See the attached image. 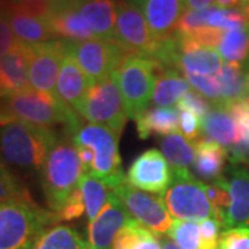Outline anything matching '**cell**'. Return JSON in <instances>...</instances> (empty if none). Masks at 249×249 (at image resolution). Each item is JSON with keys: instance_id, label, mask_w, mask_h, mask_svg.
Segmentation results:
<instances>
[{"instance_id": "cell-51", "label": "cell", "mask_w": 249, "mask_h": 249, "mask_svg": "<svg viewBox=\"0 0 249 249\" xmlns=\"http://www.w3.org/2000/svg\"><path fill=\"white\" fill-rule=\"evenodd\" d=\"M248 100H249V97H248Z\"/></svg>"}, {"instance_id": "cell-35", "label": "cell", "mask_w": 249, "mask_h": 249, "mask_svg": "<svg viewBox=\"0 0 249 249\" xmlns=\"http://www.w3.org/2000/svg\"><path fill=\"white\" fill-rule=\"evenodd\" d=\"M25 194H28L27 190L19 184V181L6 168V163L0 160V205Z\"/></svg>"}, {"instance_id": "cell-23", "label": "cell", "mask_w": 249, "mask_h": 249, "mask_svg": "<svg viewBox=\"0 0 249 249\" xmlns=\"http://www.w3.org/2000/svg\"><path fill=\"white\" fill-rule=\"evenodd\" d=\"M196 147V163L194 170L202 180L216 181L222 178V170L227 158L226 148L209 137H201V140L194 142Z\"/></svg>"}, {"instance_id": "cell-22", "label": "cell", "mask_w": 249, "mask_h": 249, "mask_svg": "<svg viewBox=\"0 0 249 249\" xmlns=\"http://www.w3.org/2000/svg\"><path fill=\"white\" fill-rule=\"evenodd\" d=\"M136 122L139 137L142 140L148 139L151 134L169 136L181 133L178 108L157 107L145 109Z\"/></svg>"}, {"instance_id": "cell-10", "label": "cell", "mask_w": 249, "mask_h": 249, "mask_svg": "<svg viewBox=\"0 0 249 249\" xmlns=\"http://www.w3.org/2000/svg\"><path fill=\"white\" fill-rule=\"evenodd\" d=\"M118 45L124 49L127 55H142L151 58L157 50L158 40L154 37L142 10L129 0L118 4L115 37Z\"/></svg>"}, {"instance_id": "cell-28", "label": "cell", "mask_w": 249, "mask_h": 249, "mask_svg": "<svg viewBox=\"0 0 249 249\" xmlns=\"http://www.w3.org/2000/svg\"><path fill=\"white\" fill-rule=\"evenodd\" d=\"M160 150L172 170H188L196 163V147L181 133L169 134L160 142Z\"/></svg>"}, {"instance_id": "cell-3", "label": "cell", "mask_w": 249, "mask_h": 249, "mask_svg": "<svg viewBox=\"0 0 249 249\" xmlns=\"http://www.w3.org/2000/svg\"><path fill=\"white\" fill-rule=\"evenodd\" d=\"M55 223L57 213L42 209L29 194L0 205V249H32Z\"/></svg>"}, {"instance_id": "cell-26", "label": "cell", "mask_w": 249, "mask_h": 249, "mask_svg": "<svg viewBox=\"0 0 249 249\" xmlns=\"http://www.w3.org/2000/svg\"><path fill=\"white\" fill-rule=\"evenodd\" d=\"M190 91V83L176 70H160L155 76L152 101L158 107H170Z\"/></svg>"}, {"instance_id": "cell-41", "label": "cell", "mask_w": 249, "mask_h": 249, "mask_svg": "<svg viewBox=\"0 0 249 249\" xmlns=\"http://www.w3.org/2000/svg\"><path fill=\"white\" fill-rule=\"evenodd\" d=\"M18 43V39L13 32L9 18L0 11V58L9 54Z\"/></svg>"}, {"instance_id": "cell-36", "label": "cell", "mask_w": 249, "mask_h": 249, "mask_svg": "<svg viewBox=\"0 0 249 249\" xmlns=\"http://www.w3.org/2000/svg\"><path fill=\"white\" fill-rule=\"evenodd\" d=\"M176 108L178 112H191L201 119H204L212 109L209 100L193 90L187 91L186 94L178 100Z\"/></svg>"}, {"instance_id": "cell-1", "label": "cell", "mask_w": 249, "mask_h": 249, "mask_svg": "<svg viewBox=\"0 0 249 249\" xmlns=\"http://www.w3.org/2000/svg\"><path fill=\"white\" fill-rule=\"evenodd\" d=\"M58 137L50 127L11 119L0 124V157L6 165L42 170Z\"/></svg>"}, {"instance_id": "cell-29", "label": "cell", "mask_w": 249, "mask_h": 249, "mask_svg": "<svg viewBox=\"0 0 249 249\" xmlns=\"http://www.w3.org/2000/svg\"><path fill=\"white\" fill-rule=\"evenodd\" d=\"M108 188L109 187L104 181L91 176L90 173H83V176L80 178L79 190L83 196L89 223L93 222L107 205L109 196H111Z\"/></svg>"}, {"instance_id": "cell-18", "label": "cell", "mask_w": 249, "mask_h": 249, "mask_svg": "<svg viewBox=\"0 0 249 249\" xmlns=\"http://www.w3.org/2000/svg\"><path fill=\"white\" fill-rule=\"evenodd\" d=\"M0 86L4 97L31 88L29 85V46L18 40L17 46L0 58Z\"/></svg>"}, {"instance_id": "cell-5", "label": "cell", "mask_w": 249, "mask_h": 249, "mask_svg": "<svg viewBox=\"0 0 249 249\" xmlns=\"http://www.w3.org/2000/svg\"><path fill=\"white\" fill-rule=\"evenodd\" d=\"M72 137L75 147H88L94 154L90 170L91 176L114 188L127 180L121 169V157L118 151L119 136L114 130L103 124H82Z\"/></svg>"}, {"instance_id": "cell-53", "label": "cell", "mask_w": 249, "mask_h": 249, "mask_svg": "<svg viewBox=\"0 0 249 249\" xmlns=\"http://www.w3.org/2000/svg\"><path fill=\"white\" fill-rule=\"evenodd\" d=\"M0 160H1V158H0Z\"/></svg>"}, {"instance_id": "cell-52", "label": "cell", "mask_w": 249, "mask_h": 249, "mask_svg": "<svg viewBox=\"0 0 249 249\" xmlns=\"http://www.w3.org/2000/svg\"><path fill=\"white\" fill-rule=\"evenodd\" d=\"M88 249H90V248H88Z\"/></svg>"}, {"instance_id": "cell-14", "label": "cell", "mask_w": 249, "mask_h": 249, "mask_svg": "<svg viewBox=\"0 0 249 249\" xmlns=\"http://www.w3.org/2000/svg\"><path fill=\"white\" fill-rule=\"evenodd\" d=\"M132 219L133 217H130L124 202L116 196L115 193H111L104 209L93 222L89 223V248L112 249L116 235Z\"/></svg>"}, {"instance_id": "cell-48", "label": "cell", "mask_w": 249, "mask_h": 249, "mask_svg": "<svg viewBox=\"0 0 249 249\" xmlns=\"http://www.w3.org/2000/svg\"><path fill=\"white\" fill-rule=\"evenodd\" d=\"M1 98H4V91H3L1 86H0V100H1Z\"/></svg>"}, {"instance_id": "cell-44", "label": "cell", "mask_w": 249, "mask_h": 249, "mask_svg": "<svg viewBox=\"0 0 249 249\" xmlns=\"http://www.w3.org/2000/svg\"><path fill=\"white\" fill-rule=\"evenodd\" d=\"M242 1L244 0H216V4L222 9H237L242 4Z\"/></svg>"}, {"instance_id": "cell-6", "label": "cell", "mask_w": 249, "mask_h": 249, "mask_svg": "<svg viewBox=\"0 0 249 249\" xmlns=\"http://www.w3.org/2000/svg\"><path fill=\"white\" fill-rule=\"evenodd\" d=\"M172 184L160 196L170 216L186 222L216 219L213 205L206 194V184L196 180L188 170H172Z\"/></svg>"}, {"instance_id": "cell-13", "label": "cell", "mask_w": 249, "mask_h": 249, "mask_svg": "<svg viewBox=\"0 0 249 249\" xmlns=\"http://www.w3.org/2000/svg\"><path fill=\"white\" fill-rule=\"evenodd\" d=\"M173 173L163 154L148 150L139 155L127 172V183L145 193L162 196L172 184Z\"/></svg>"}, {"instance_id": "cell-37", "label": "cell", "mask_w": 249, "mask_h": 249, "mask_svg": "<svg viewBox=\"0 0 249 249\" xmlns=\"http://www.w3.org/2000/svg\"><path fill=\"white\" fill-rule=\"evenodd\" d=\"M217 249H249L248 227H235L222 232Z\"/></svg>"}, {"instance_id": "cell-39", "label": "cell", "mask_w": 249, "mask_h": 249, "mask_svg": "<svg viewBox=\"0 0 249 249\" xmlns=\"http://www.w3.org/2000/svg\"><path fill=\"white\" fill-rule=\"evenodd\" d=\"M83 212H86V208H85L83 196L78 187V190L72 194L67 205L64 206V209L60 213H57V216H58L60 222H71V220L79 219Z\"/></svg>"}, {"instance_id": "cell-20", "label": "cell", "mask_w": 249, "mask_h": 249, "mask_svg": "<svg viewBox=\"0 0 249 249\" xmlns=\"http://www.w3.org/2000/svg\"><path fill=\"white\" fill-rule=\"evenodd\" d=\"M178 43L181 49L180 60H178L180 71L205 75V76H214L224 65L223 58L216 49L191 45V43L181 42L180 39H178Z\"/></svg>"}, {"instance_id": "cell-32", "label": "cell", "mask_w": 249, "mask_h": 249, "mask_svg": "<svg viewBox=\"0 0 249 249\" xmlns=\"http://www.w3.org/2000/svg\"><path fill=\"white\" fill-rule=\"evenodd\" d=\"M217 52L226 62L241 64L249 57V29L238 28L224 31Z\"/></svg>"}, {"instance_id": "cell-15", "label": "cell", "mask_w": 249, "mask_h": 249, "mask_svg": "<svg viewBox=\"0 0 249 249\" xmlns=\"http://www.w3.org/2000/svg\"><path fill=\"white\" fill-rule=\"evenodd\" d=\"M142 10L152 35L157 40L172 36L186 11L184 0H129Z\"/></svg>"}, {"instance_id": "cell-21", "label": "cell", "mask_w": 249, "mask_h": 249, "mask_svg": "<svg viewBox=\"0 0 249 249\" xmlns=\"http://www.w3.org/2000/svg\"><path fill=\"white\" fill-rule=\"evenodd\" d=\"M49 22L54 36H61L71 42H82L96 37L78 7L53 6Z\"/></svg>"}, {"instance_id": "cell-49", "label": "cell", "mask_w": 249, "mask_h": 249, "mask_svg": "<svg viewBox=\"0 0 249 249\" xmlns=\"http://www.w3.org/2000/svg\"><path fill=\"white\" fill-rule=\"evenodd\" d=\"M6 1H7V0H0V9L6 4Z\"/></svg>"}, {"instance_id": "cell-8", "label": "cell", "mask_w": 249, "mask_h": 249, "mask_svg": "<svg viewBox=\"0 0 249 249\" xmlns=\"http://www.w3.org/2000/svg\"><path fill=\"white\" fill-rule=\"evenodd\" d=\"M76 112L90 124L107 126L121 136L129 115L118 85L116 72L91 88Z\"/></svg>"}, {"instance_id": "cell-50", "label": "cell", "mask_w": 249, "mask_h": 249, "mask_svg": "<svg viewBox=\"0 0 249 249\" xmlns=\"http://www.w3.org/2000/svg\"><path fill=\"white\" fill-rule=\"evenodd\" d=\"M247 86H248V91H249V72L247 73Z\"/></svg>"}, {"instance_id": "cell-40", "label": "cell", "mask_w": 249, "mask_h": 249, "mask_svg": "<svg viewBox=\"0 0 249 249\" xmlns=\"http://www.w3.org/2000/svg\"><path fill=\"white\" fill-rule=\"evenodd\" d=\"M180 129L188 142L202 137V119L191 112H180Z\"/></svg>"}, {"instance_id": "cell-16", "label": "cell", "mask_w": 249, "mask_h": 249, "mask_svg": "<svg viewBox=\"0 0 249 249\" xmlns=\"http://www.w3.org/2000/svg\"><path fill=\"white\" fill-rule=\"evenodd\" d=\"M93 86H96V83L82 71L68 46V52L62 60L60 75L57 79V96L76 111Z\"/></svg>"}, {"instance_id": "cell-24", "label": "cell", "mask_w": 249, "mask_h": 249, "mask_svg": "<svg viewBox=\"0 0 249 249\" xmlns=\"http://www.w3.org/2000/svg\"><path fill=\"white\" fill-rule=\"evenodd\" d=\"M1 13L9 18L14 35L22 43L36 45L54 37L49 18L34 17L14 10H1Z\"/></svg>"}, {"instance_id": "cell-27", "label": "cell", "mask_w": 249, "mask_h": 249, "mask_svg": "<svg viewBox=\"0 0 249 249\" xmlns=\"http://www.w3.org/2000/svg\"><path fill=\"white\" fill-rule=\"evenodd\" d=\"M216 78L222 88V103L220 106L230 107L241 100L249 97L247 86V73L241 64L226 62L222 70L217 72Z\"/></svg>"}, {"instance_id": "cell-11", "label": "cell", "mask_w": 249, "mask_h": 249, "mask_svg": "<svg viewBox=\"0 0 249 249\" xmlns=\"http://www.w3.org/2000/svg\"><path fill=\"white\" fill-rule=\"evenodd\" d=\"M116 196L124 202L134 220L142 224L157 235L169 234L173 219L162 201V196H150L148 193L137 190L127 183V180L115 188Z\"/></svg>"}, {"instance_id": "cell-17", "label": "cell", "mask_w": 249, "mask_h": 249, "mask_svg": "<svg viewBox=\"0 0 249 249\" xmlns=\"http://www.w3.org/2000/svg\"><path fill=\"white\" fill-rule=\"evenodd\" d=\"M230 173L231 178L227 180L230 205L220 220L223 227L227 230L249 226V172L232 165Z\"/></svg>"}, {"instance_id": "cell-34", "label": "cell", "mask_w": 249, "mask_h": 249, "mask_svg": "<svg viewBox=\"0 0 249 249\" xmlns=\"http://www.w3.org/2000/svg\"><path fill=\"white\" fill-rule=\"evenodd\" d=\"M184 78L193 86L194 89L202 94L205 98L213 101V106H220L222 103V88L219 80L214 76H205V75H198V73H191V72H183Z\"/></svg>"}, {"instance_id": "cell-38", "label": "cell", "mask_w": 249, "mask_h": 249, "mask_svg": "<svg viewBox=\"0 0 249 249\" xmlns=\"http://www.w3.org/2000/svg\"><path fill=\"white\" fill-rule=\"evenodd\" d=\"M222 223L217 219H206L199 224L201 231V249H217L219 238H220Z\"/></svg>"}, {"instance_id": "cell-25", "label": "cell", "mask_w": 249, "mask_h": 249, "mask_svg": "<svg viewBox=\"0 0 249 249\" xmlns=\"http://www.w3.org/2000/svg\"><path fill=\"white\" fill-rule=\"evenodd\" d=\"M202 133L220 145L232 147L240 140V130L229 108L214 106L202 119Z\"/></svg>"}, {"instance_id": "cell-30", "label": "cell", "mask_w": 249, "mask_h": 249, "mask_svg": "<svg viewBox=\"0 0 249 249\" xmlns=\"http://www.w3.org/2000/svg\"><path fill=\"white\" fill-rule=\"evenodd\" d=\"M112 249H160V241L154 232L132 219L116 235Z\"/></svg>"}, {"instance_id": "cell-19", "label": "cell", "mask_w": 249, "mask_h": 249, "mask_svg": "<svg viewBox=\"0 0 249 249\" xmlns=\"http://www.w3.org/2000/svg\"><path fill=\"white\" fill-rule=\"evenodd\" d=\"M78 10L96 37L114 40L118 18L114 0H88L78 6Z\"/></svg>"}, {"instance_id": "cell-7", "label": "cell", "mask_w": 249, "mask_h": 249, "mask_svg": "<svg viewBox=\"0 0 249 249\" xmlns=\"http://www.w3.org/2000/svg\"><path fill=\"white\" fill-rule=\"evenodd\" d=\"M157 64L142 55H126L116 71L118 85L129 118L137 119L147 109L154 96Z\"/></svg>"}, {"instance_id": "cell-2", "label": "cell", "mask_w": 249, "mask_h": 249, "mask_svg": "<svg viewBox=\"0 0 249 249\" xmlns=\"http://www.w3.org/2000/svg\"><path fill=\"white\" fill-rule=\"evenodd\" d=\"M19 119L29 124L50 127L61 124L70 134L76 133L82 126L76 112L58 96H53L34 88L13 93L0 100V124Z\"/></svg>"}, {"instance_id": "cell-4", "label": "cell", "mask_w": 249, "mask_h": 249, "mask_svg": "<svg viewBox=\"0 0 249 249\" xmlns=\"http://www.w3.org/2000/svg\"><path fill=\"white\" fill-rule=\"evenodd\" d=\"M83 168L75 144L58 142L42 169V186L50 211L60 213L78 190Z\"/></svg>"}, {"instance_id": "cell-43", "label": "cell", "mask_w": 249, "mask_h": 249, "mask_svg": "<svg viewBox=\"0 0 249 249\" xmlns=\"http://www.w3.org/2000/svg\"><path fill=\"white\" fill-rule=\"evenodd\" d=\"M216 0H184L186 11H196L211 7Z\"/></svg>"}, {"instance_id": "cell-46", "label": "cell", "mask_w": 249, "mask_h": 249, "mask_svg": "<svg viewBox=\"0 0 249 249\" xmlns=\"http://www.w3.org/2000/svg\"><path fill=\"white\" fill-rule=\"evenodd\" d=\"M160 249H180L172 240L168 238H160Z\"/></svg>"}, {"instance_id": "cell-42", "label": "cell", "mask_w": 249, "mask_h": 249, "mask_svg": "<svg viewBox=\"0 0 249 249\" xmlns=\"http://www.w3.org/2000/svg\"><path fill=\"white\" fill-rule=\"evenodd\" d=\"M78 154H79L80 163H82V168L85 173H90L91 166H93V160H94V154L93 151L88 148V147H76Z\"/></svg>"}, {"instance_id": "cell-47", "label": "cell", "mask_w": 249, "mask_h": 249, "mask_svg": "<svg viewBox=\"0 0 249 249\" xmlns=\"http://www.w3.org/2000/svg\"><path fill=\"white\" fill-rule=\"evenodd\" d=\"M10 1H49V3H54L55 0H10Z\"/></svg>"}, {"instance_id": "cell-9", "label": "cell", "mask_w": 249, "mask_h": 249, "mask_svg": "<svg viewBox=\"0 0 249 249\" xmlns=\"http://www.w3.org/2000/svg\"><path fill=\"white\" fill-rule=\"evenodd\" d=\"M70 50L82 71L96 85L112 76L127 55L115 40L100 37L82 42H70Z\"/></svg>"}, {"instance_id": "cell-31", "label": "cell", "mask_w": 249, "mask_h": 249, "mask_svg": "<svg viewBox=\"0 0 249 249\" xmlns=\"http://www.w3.org/2000/svg\"><path fill=\"white\" fill-rule=\"evenodd\" d=\"M86 244L78 232L68 226L57 224L49 229L39 238L32 249H88Z\"/></svg>"}, {"instance_id": "cell-12", "label": "cell", "mask_w": 249, "mask_h": 249, "mask_svg": "<svg viewBox=\"0 0 249 249\" xmlns=\"http://www.w3.org/2000/svg\"><path fill=\"white\" fill-rule=\"evenodd\" d=\"M29 46V85L31 88L57 96V79L70 42L49 40Z\"/></svg>"}, {"instance_id": "cell-45", "label": "cell", "mask_w": 249, "mask_h": 249, "mask_svg": "<svg viewBox=\"0 0 249 249\" xmlns=\"http://www.w3.org/2000/svg\"><path fill=\"white\" fill-rule=\"evenodd\" d=\"M88 0H55L53 6H70V7H78L80 4H83Z\"/></svg>"}, {"instance_id": "cell-33", "label": "cell", "mask_w": 249, "mask_h": 249, "mask_svg": "<svg viewBox=\"0 0 249 249\" xmlns=\"http://www.w3.org/2000/svg\"><path fill=\"white\" fill-rule=\"evenodd\" d=\"M169 237L180 249H201V231L196 222L175 220Z\"/></svg>"}]
</instances>
